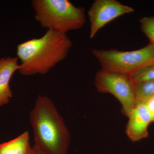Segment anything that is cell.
Wrapping results in <instances>:
<instances>
[{
  "label": "cell",
  "instance_id": "6da1fadb",
  "mask_svg": "<svg viewBox=\"0 0 154 154\" xmlns=\"http://www.w3.org/2000/svg\"><path fill=\"white\" fill-rule=\"evenodd\" d=\"M72 45L66 34L48 30L40 38L18 45L17 58L21 61L18 71L24 76L45 74L66 58Z\"/></svg>",
  "mask_w": 154,
  "mask_h": 154
},
{
  "label": "cell",
  "instance_id": "7a4b0ae2",
  "mask_svg": "<svg viewBox=\"0 0 154 154\" xmlns=\"http://www.w3.org/2000/svg\"><path fill=\"white\" fill-rule=\"evenodd\" d=\"M29 118L34 146L45 154L67 153L69 132L51 99L39 95Z\"/></svg>",
  "mask_w": 154,
  "mask_h": 154
},
{
  "label": "cell",
  "instance_id": "3957f363",
  "mask_svg": "<svg viewBox=\"0 0 154 154\" xmlns=\"http://www.w3.org/2000/svg\"><path fill=\"white\" fill-rule=\"evenodd\" d=\"M35 18L41 27L65 33L82 28L86 21L84 8L68 0H33Z\"/></svg>",
  "mask_w": 154,
  "mask_h": 154
},
{
  "label": "cell",
  "instance_id": "277c9868",
  "mask_svg": "<svg viewBox=\"0 0 154 154\" xmlns=\"http://www.w3.org/2000/svg\"><path fill=\"white\" fill-rule=\"evenodd\" d=\"M92 54L102 69L131 75L154 62V45L149 43L142 48L131 51L117 49L93 50Z\"/></svg>",
  "mask_w": 154,
  "mask_h": 154
},
{
  "label": "cell",
  "instance_id": "5b68a950",
  "mask_svg": "<svg viewBox=\"0 0 154 154\" xmlns=\"http://www.w3.org/2000/svg\"><path fill=\"white\" fill-rule=\"evenodd\" d=\"M95 85L99 93L112 94L120 102L127 117L136 105L134 83L130 75L101 69L96 73Z\"/></svg>",
  "mask_w": 154,
  "mask_h": 154
},
{
  "label": "cell",
  "instance_id": "8992f818",
  "mask_svg": "<svg viewBox=\"0 0 154 154\" xmlns=\"http://www.w3.org/2000/svg\"><path fill=\"white\" fill-rule=\"evenodd\" d=\"M134 9L116 0L94 1L88 15L91 23L90 37L94 38L97 32L107 23L125 14L133 13Z\"/></svg>",
  "mask_w": 154,
  "mask_h": 154
},
{
  "label": "cell",
  "instance_id": "52a82bcc",
  "mask_svg": "<svg viewBox=\"0 0 154 154\" xmlns=\"http://www.w3.org/2000/svg\"><path fill=\"white\" fill-rule=\"evenodd\" d=\"M128 117L126 127L128 137L132 142H137L149 136V127L154 120L143 103H137Z\"/></svg>",
  "mask_w": 154,
  "mask_h": 154
},
{
  "label": "cell",
  "instance_id": "ba28073f",
  "mask_svg": "<svg viewBox=\"0 0 154 154\" xmlns=\"http://www.w3.org/2000/svg\"><path fill=\"white\" fill-rule=\"evenodd\" d=\"M18 60L17 57H11L0 59V107L8 104L13 96L10 82L14 73L20 67Z\"/></svg>",
  "mask_w": 154,
  "mask_h": 154
},
{
  "label": "cell",
  "instance_id": "9c48e42d",
  "mask_svg": "<svg viewBox=\"0 0 154 154\" xmlns=\"http://www.w3.org/2000/svg\"><path fill=\"white\" fill-rule=\"evenodd\" d=\"M0 154H33L29 142V134L25 131L18 137L0 144Z\"/></svg>",
  "mask_w": 154,
  "mask_h": 154
},
{
  "label": "cell",
  "instance_id": "30bf717a",
  "mask_svg": "<svg viewBox=\"0 0 154 154\" xmlns=\"http://www.w3.org/2000/svg\"><path fill=\"white\" fill-rule=\"evenodd\" d=\"M136 104L143 103L154 96V80L134 83Z\"/></svg>",
  "mask_w": 154,
  "mask_h": 154
},
{
  "label": "cell",
  "instance_id": "8fae6325",
  "mask_svg": "<svg viewBox=\"0 0 154 154\" xmlns=\"http://www.w3.org/2000/svg\"><path fill=\"white\" fill-rule=\"evenodd\" d=\"M134 83L154 80V62L130 76Z\"/></svg>",
  "mask_w": 154,
  "mask_h": 154
},
{
  "label": "cell",
  "instance_id": "7c38bea8",
  "mask_svg": "<svg viewBox=\"0 0 154 154\" xmlns=\"http://www.w3.org/2000/svg\"><path fill=\"white\" fill-rule=\"evenodd\" d=\"M140 23L141 30L148 38L150 43L154 45V16L143 17Z\"/></svg>",
  "mask_w": 154,
  "mask_h": 154
},
{
  "label": "cell",
  "instance_id": "4fadbf2b",
  "mask_svg": "<svg viewBox=\"0 0 154 154\" xmlns=\"http://www.w3.org/2000/svg\"><path fill=\"white\" fill-rule=\"evenodd\" d=\"M143 103L154 120V96L148 99Z\"/></svg>",
  "mask_w": 154,
  "mask_h": 154
},
{
  "label": "cell",
  "instance_id": "5bb4252c",
  "mask_svg": "<svg viewBox=\"0 0 154 154\" xmlns=\"http://www.w3.org/2000/svg\"><path fill=\"white\" fill-rule=\"evenodd\" d=\"M33 154H45L39 149L38 148L36 147V146H33Z\"/></svg>",
  "mask_w": 154,
  "mask_h": 154
}]
</instances>
